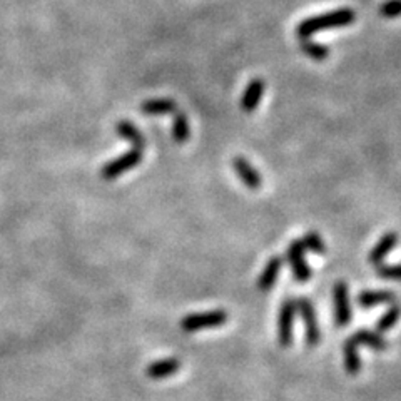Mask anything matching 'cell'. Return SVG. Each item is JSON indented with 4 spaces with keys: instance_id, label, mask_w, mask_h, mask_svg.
I'll use <instances>...</instances> for the list:
<instances>
[{
    "instance_id": "4fadbf2b",
    "label": "cell",
    "mask_w": 401,
    "mask_h": 401,
    "mask_svg": "<svg viewBox=\"0 0 401 401\" xmlns=\"http://www.w3.org/2000/svg\"><path fill=\"white\" fill-rule=\"evenodd\" d=\"M396 243H398V236H396L395 233H386L383 238L378 241V244L373 250L370 251V256H368V261L371 262V265H381V262L385 261V257L390 255L391 251H393V248L396 246Z\"/></svg>"
},
{
    "instance_id": "ba28073f",
    "label": "cell",
    "mask_w": 401,
    "mask_h": 401,
    "mask_svg": "<svg viewBox=\"0 0 401 401\" xmlns=\"http://www.w3.org/2000/svg\"><path fill=\"white\" fill-rule=\"evenodd\" d=\"M233 168L236 170V174L239 176V179L246 184L248 187L251 189V191H257V189L261 187V176L260 173H257L256 168H252V165L248 163L244 158H234L233 161Z\"/></svg>"
},
{
    "instance_id": "9a60e30c",
    "label": "cell",
    "mask_w": 401,
    "mask_h": 401,
    "mask_svg": "<svg viewBox=\"0 0 401 401\" xmlns=\"http://www.w3.org/2000/svg\"><path fill=\"white\" fill-rule=\"evenodd\" d=\"M396 296L393 291H363L358 294V303L361 304L363 308H373L378 306V304H388L395 303Z\"/></svg>"
},
{
    "instance_id": "44dd1931",
    "label": "cell",
    "mask_w": 401,
    "mask_h": 401,
    "mask_svg": "<svg viewBox=\"0 0 401 401\" xmlns=\"http://www.w3.org/2000/svg\"><path fill=\"white\" fill-rule=\"evenodd\" d=\"M301 244H303L304 250L315 252V255H325V251H326L325 241H322V238L316 233L304 234V238L301 239Z\"/></svg>"
},
{
    "instance_id": "6da1fadb",
    "label": "cell",
    "mask_w": 401,
    "mask_h": 401,
    "mask_svg": "<svg viewBox=\"0 0 401 401\" xmlns=\"http://www.w3.org/2000/svg\"><path fill=\"white\" fill-rule=\"evenodd\" d=\"M354 11L351 8H338V11L322 13L311 18H306L298 25L296 34L299 39H310L316 32H322L328 29H338V27L349 25L354 22Z\"/></svg>"
},
{
    "instance_id": "8992f818",
    "label": "cell",
    "mask_w": 401,
    "mask_h": 401,
    "mask_svg": "<svg viewBox=\"0 0 401 401\" xmlns=\"http://www.w3.org/2000/svg\"><path fill=\"white\" fill-rule=\"evenodd\" d=\"M294 313H296V303L293 299H286L279 308L278 316V339L281 347L288 348L293 341V325Z\"/></svg>"
},
{
    "instance_id": "d6986e66",
    "label": "cell",
    "mask_w": 401,
    "mask_h": 401,
    "mask_svg": "<svg viewBox=\"0 0 401 401\" xmlns=\"http://www.w3.org/2000/svg\"><path fill=\"white\" fill-rule=\"evenodd\" d=\"M400 316H401L400 304H393V306L388 308V311H386L385 315L380 318V321H378V325H376L378 333H385V331H390L396 325V322H398Z\"/></svg>"
},
{
    "instance_id": "8fae6325",
    "label": "cell",
    "mask_w": 401,
    "mask_h": 401,
    "mask_svg": "<svg viewBox=\"0 0 401 401\" xmlns=\"http://www.w3.org/2000/svg\"><path fill=\"white\" fill-rule=\"evenodd\" d=\"M281 267H283V260H281L279 256L271 257V260L266 262L265 269H262L260 279H257V289H260V291H269V289L273 288L276 279H278Z\"/></svg>"
},
{
    "instance_id": "9c48e42d",
    "label": "cell",
    "mask_w": 401,
    "mask_h": 401,
    "mask_svg": "<svg viewBox=\"0 0 401 401\" xmlns=\"http://www.w3.org/2000/svg\"><path fill=\"white\" fill-rule=\"evenodd\" d=\"M181 368V361L178 358H165L159 359V361L151 363L147 366V376L151 380H165V378H170L173 375H176Z\"/></svg>"
},
{
    "instance_id": "5b68a950",
    "label": "cell",
    "mask_w": 401,
    "mask_h": 401,
    "mask_svg": "<svg viewBox=\"0 0 401 401\" xmlns=\"http://www.w3.org/2000/svg\"><path fill=\"white\" fill-rule=\"evenodd\" d=\"M333 299H335V318L336 325L339 328L348 326L351 322V303H349V288L344 281H338L333 288Z\"/></svg>"
},
{
    "instance_id": "5bb4252c",
    "label": "cell",
    "mask_w": 401,
    "mask_h": 401,
    "mask_svg": "<svg viewBox=\"0 0 401 401\" xmlns=\"http://www.w3.org/2000/svg\"><path fill=\"white\" fill-rule=\"evenodd\" d=\"M343 356H344V368L349 375H358L361 371V358L358 353V344L353 338L344 341L343 344Z\"/></svg>"
},
{
    "instance_id": "ffe728a7",
    "label": "cell",
    "mask_w": 401,
    "mask_h": 401,
    "mask_svg": "<svg viewBox=\"0 0 401 401\" xmlns=\"http://www.w3.org/2000/svg\"><path fill=\"white\" fill-rule=\"evenodd\" d=\"M301 50L313 61H325L328 57L330 50L325 45L313 42L310 39H301Z\"/></svg>"
},
{
    "instance_id": "e0dca14e",
    "label": "cell",
    "mask_w": 401,
    "mask_h": 401,
    "mask_svg": "<svg viewBox=\"0 0 401 401\" xmlns=\"http://www.w3.org/2000/svg\"><path fill=\"white\" fill-rule=\"evenodd\" d=\"M142 112L151 114V116H164V114L178 112V105L170 99H152L142 104Z\"/></svg>"
},
{
    "instance_id": "277c9868",
    "label": "cell",
    "mask_w": 401,
    "mask_h": 401,
    "mask_svg": "<svg viewBox=\"0 0 401 401\" xmlns=\"http://www.w3.org/2000/svg\"><path fill=\"white\" fill-rule=\"evenodd\" d=\"M142 152H144V151L134 149V147H132L131 152H127V154L121 156V158L114 159L112 163L105 164L103 170H100V176H103V179H105V181H112V179L122 176L126 170L136 168V165H139L141 159H142Z\"/></svg>"
},
{
    "instance_id": "30bf717a",
    "label": "cell",
    "mask_w": 401,
    "mask_h": 401,
    "mask_svg": "<svg viewBox=\"0 0 401 401\" xmlns=\"http://www.w3.org/2000/svg\"><path fill=\"white\" fill-rule=\"evenodd\" d=\"M262 92H265V82H262V79H252L250 84H248L241 99V109L244 112H255L256 107L261 103Z\"/></svg>"
},
{
    "instance_id": "52a82bcc",
    "label": "cell",
    "mask_w": 401,
    "mask_h": 401,
    "mask_svg": "<svg viewBox=\"0 0 401 401\" xmlns=\"http://www.w3.org/2000/svg\"><path fill=\"white\" fill-rule=\"evenodd\" d=\"M288 262L291 266L293 276L298 283H308L311 279V267L308 261L304 260V248L301 241H293L288 248Z\"/></svg>"
},
{
    "instance_id": "7a4b0ae2",
    "label": "cell",
    "mask_w": 401,
    "mask_h": 401,
    "mask_svg": "<svg viewBox=\"0 0 401 401\" xmlns=\"http://www.w3.org/2000/svg\"><path fill=\"white\" fill-rule=\"evenodd\" d=\"M228 321V313L223 310H214L207 313H197V315H189L182 318L181 328L186 333H194V331L216 328V326L224 325Z\"/></svg>"
},
{
    "instance_id": "7c38bea8",
    "label": "cell",
    "mask_w": 401,
    "mask_h": 401,
    "mask_svg": "<svg viewBox=\"0 0 401 401\" xmlns=\"http://www.w3.org/2000/svg\"><path fill=\"white\" fill-rule=\"evenodd\" d=\"M353 339L358 347L361 344V347L375 349V351H385V349H388V341L378 333V331L359 330L353 335Z\"/></svg>"
},
{
    "instance_id": "7402d4cb",
    "label": "cell",
    "mask_w": 401,
    "mask_h": 401,
    "mask_svg": "<svg viewBox=\"0 0 401 401\" xmlns=\"http://www.w3.org/2000/svg\"><path fill=\"white\" fill-rule=\"evenodd\" d=\"M376 273L383 279L401 281V265H378Z\"/></svg>"
},
{
    "instance_id": "ac0fdd59",
    "label": "cell",
    "mask_w": 401,
    "mask_h": 401,
    "mask_svg": "<svg viewBox=\"0 0 401 401\" xmlns=\"http://www.w3.org/2000/svg\"><path fill=\"white\" fill-rule=\"evenodd\" d=\"M191 136V126H189V119L186 114L174 112V122H173V137L178 144H184L189 141Z\"/></svg>"
},
{
    "instance_id": "2e32d148",
    "label": "cell",
    "mask_w": 401,
    "mask_h": 401,
    "mask_svg": "<svg viewBox=\"0 0 401 401\" xmlns=\"http://www.w3.org/2000/svg\"><path fill=\"white\" fill-rule=\"evenodd\" d=\"M117 132H119V136H122L124 139H127L129 142H131L134 149L144 151L146 139L141 134L139 129L134 126V124H131L129 121H121L117 124Z\"/></svg>"
},
{
    "instance_id": "3957f363",
    "label": "cell",
    "mask_w": 401,
    "mask_h": 401,
    "mask_svg": "<svg viewBox=\"0 0 401 401\" xmlns=\"http://www.w3.org/2000/svg\"><path fill=\"white\" fill-rule=\"evenodd\" d=\"M294 303H296V308L304 322V331H306L304 338H306L308 347H311V348L316 347L321 339V331H320V326H318L316 313H315V308H313V303L306 298H299Z\"/></svg>"
},
{
    "instance_id": "603a6c76",
    "label": "cell",
    "mask_w": 401,
    "mask_h": 401,
    "mask_svg": "<svg viewBox=\"0 0 401 401\" xmlns=\"http://www.w3.org/2000/svg\"><path fill=\"white\" fill-rule=\"evenodd\" d=\"M380 16L385 18H396L401 16V0H388L380 7Z\"/></svg>"
}]
</instances>
